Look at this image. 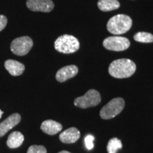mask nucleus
<instances>
[{"mask_svg": "<svg viewBox=\"0 0 153 153\" xmlns=\"http://www.w3.org/2000/svg\"><path fill=\"white\" fill-rule=\"evenodd\" d=\"M7 24V19L4 15H0V31L6 27Z\"/></svg>", "mask_w": 153, "mask_h": 153, "instance_id": "20", "label": "nucleus"}, {"mask_svg": "<svg viewBox=\"0 0 153 153\" xmlns=\"http://www.w3.org/2000/svg\"><path fill=\"white\" fill-rule=\"evenodd\" d=\"M3 114H4V112L2 111H1V110H0V118H1V116H2Z\"/></svg>", "mask_w": 153, "mask_h": 153, "instance_id": "22", "label": "nucleus"}, {"mask_svg": "<svg viewBox=\"0 0 153 153\" xmlns=\"http://www.w3.org/2000/svg\"><path fill=\"white\" fill-rule=\"evenodd\" d=\"M41 129L48 135H54L62 131V126L53 120H46L42 123Z\"/></svg>", "mask_w": 153, "mask_h": 153, "instance_id": "12", "label": "nucleus"}, {"mask_svg": "<svg viewBox=\"0 0 153 153\" xmlns=\"http://www.w3.org/2000/svg\"><path fill=\"white\" fill-rule=\"evenodd\" d=\"M80 137V132L76 128L72 127L60 133L59 139L61 142L67 144L76 142Z\"/></svg>", "mask_w": 153, "mask_h": 153, "instance_id": "11", "label": "nucleus"}, {"mask_svg": "<svg viewBox=\"0 0 153 153\" xmlns=\"http://www.w3.org/2000/svg\"><path fill=\"white\" fill-rule=\"evenodd\" d=\"M26 6L30 10L41 12H50L54 8L52 0H27Z\"/></svg>", "mask_w": 153, "mask_h": 153, "instance_id": "8", "label": "nucleus"}, {"mask_svg": "<svg viewBox=\"0 0 153 153\" xmlns=\"http://www.w3.org/2000/svg\"><path fill=\"white\" fill-rule=\"evenodd\" d=\"M124 106L125 101L123 99L120 97L113 99L101 109V118L104 120L111 119L120 114L124 108Z\"/></svg>", "mask_w": 153, "mask_h": 153, "instance_id": "4", "label": "nucleus"}, {"mask_svg": "<svg viewBox=\"0 0 153 153\" xmlns=\"http://www.w3.org/2000/svg\"><path fill=\"white\" fill-rule=\"evenodd\" d=\"M27 153H47V150L43 145H31L27 151Z\"/></svg>", "mask_w": 153, "mask_h": 153, "instance_id": "18", "label": "nucleus"}, {"mask_svg": "<svg viewBox=\"0 0 153 153\" xmlns=\"http://www.w3.org/2000/svg\"><path fill=\"white\" fill-rule=\"evenodd\" d=\"M132 19L125 14H118L109 19L107 24V30L114 35H120L131 29Z\"/></svg>", "mask_w": 153, "mask_h": 153, "instance_id": "2", "label": "nucleus"}, {"mask_svg": "<svg viewBox=\"0 0 153 153\" xmlns=\"http://www.w3.org/2000/svg\"><path fill=\"white\" fill-rule=\"evenodd\" d=\"M55 48L65 54L73 53L79 48V42L74 36L65 34L57 38L55 41Z\"/></svg>", "mask_w": 153, "mask_h": 153, "instance_id": "3", "label": "nucleus"}, {"mask_svg": "<svg viewBox=\"0 0 153 153\" xmlns=\"http://www.w3.org/2000/svg\"><path fill=\"white\" fill-rule=\"evenodd\" d=\"M6 70L12 76H19L23 74L25 70L24 64L14 60H7L4 62Z\"/></svg>", "mask_w": 153, "mask_h": 153, "instance_id": "13", "label": "nucleus"}, {"mask_svg": "<svg viewBox=\"0 0 153 153\" xmlns=\"http://www.w3.org/2000/svg\"><path fill=\"white\" fill-rule=\"evenodd\" d=\"M98 7L101 11H110L119 8L120 3L117 0H99Z\"/></svg>", "mask_w": 153, "mask_h": 153, "instance_id": "15", "label": "nucleus"}, {"mask_svg": "<svg viewBox=\"0 0 153 153\" xmlns=\"http://www.w3.org/2000/svg\"><path fill=\"white\" fill-rule=\"evenodd\" d=\"M122 148V143L120 140L114 137L109 140L107 145V151L108 153H116L118 150Z\"/></svg>", "mask_w": 153, "mask_h": 153, "instance_id": "17", "label": "nucleus"}, {"mask_svg": "<svg viewBox=\"0 0 153 153\" xmlns=\"http://www.w3.org/2000/svg\"><path fill=\"white\" fill-rule=\"evenodd\" d=\"M24 140V136L22 133L14 131L9 135L7 144L9 148H17L23 144Z\"/></svg>", "mask_w": 153, "mask_h": 153, "instance_id": "14", "label": "nucleus"}, {"mask_svg": "<svg viewBox=\"0 0 153 153\" xmlns=\"http://www.w3.org/2000/svg\"><path fill=\"white\" fill-rule=\"evenodd\" d=\"M58 153H71V152H68V151H66V150H62V151H61V152H58Z\"/></svg>", "mask_w": 153, "mask_h": 153, "instance_id": "21", "label": "nucleus"}, {"mask_svg": "<svg viewBox=\"0 0 153 153\" xmlns=\"http://www.w3.org/2000/svg\"><path fill=\"white\" fill-rule=\"evenodd\" d=\"M129 40L121 36H111L106 38L103 42L105 48L113 51H123L130 47Z\"/></svg>", "mask_w": 153, "mask_h": 153, "instance_id": "7", "label": "nucleus"}, {"mask_svg": "<svg viewBox=\"0 0 153 153\" xmlns=\"http://www.w3.org/2000/svg\"><path fill=\"white\" fill-rule=\"evenodd\" d=\"M33 43L32 39L28 36L17 38L11 42V51L14 54L23 56L28 54L33 47Z\"/></svg>", "mask_w": 153, "mask_h": 153, "instance_id": "6", "label": "nucleus"}, {"mask_svg": "<svg viewBox=\"0 0 153 153\" xmlns=\"http://www.w3.org/2000/svg\"><path fill=\"white\" fill-rule=\"evenodd\" d=\"M22 116L19 114H13L0 123V137H3L7 132L20 123Z\"/></svg>", "mask_w": 153, "mask_h": 153, "instance_id": "9", "label": "nucleus"}, {"mask_svg": "<svg viewBox=\"0 0 153 153\" xmlns=\"http://www.w3.org/2000/svg\"><path fill=\"white\" fill-rule=\"evenodd\" d=\"M94 139V137L93 135H88L87 136H86L85 141V145L86 147H87V150H91V149L94 148V143H93Z\"/></svg>", "mask_w": 153, "mask_h": 153, "instance_id": "19", "label": "nucleus"}, {"mask_svg": "<svg viewBox=\"0 0 153 153\" xmlns=\"http://www.w3.org/2000/svg\"><path fill=\"white\" fill-rule=\"evenodd\" d=\"M77 73L78 68L76 65H72L63 67V68L60 69L57 72L55 78H56L57 82H64L68 79L74 77V76L76 75Z\"/></svg>", "mask_w": 153, "mask_h": 153, "instance_id": "10", "label": "nucleus"}, {"mask_svg": "<svg viewBox=\"0 0 153 153\" xmlns=\"http://www.w3.org/2000/svg\"><path fill=\"white\" fill-rule=\"evenodd\" d=\"M101 95L98 91L95 89H89L84 96L75 99L74 104L79 108H87L97 106L101 102Z\"/></svg>", "mask_w": 153, "mask_h": 153, "instance_id": "5", "label": "nucleus"}, {"mask_svg": "<svg viewBox=\"0 0 153 153\" xmlns=\"http://www.w3.org/2000/svg\"><path fill=\"white\" fill-rule=\"evenodd\" d=\"M134 40L140 43H153V35L147 32H138L134 36Z\"/></svg>", "mask_w": 153, "mask_h": 153, "instance_id": "16", "label": "nucleus"}, {"mask_svg": "<svg viewBox=\"0 0 153 153\" xmlns=\"http://www.w3.org/2000/svg\"><path fill=\"white\" fill-rule=\"evenodd\" d=\"M136 70V65L129 59L123 58L116 60L111 63L108 68L110 75L118 79L131 76Z\"/></svg>", "mask_w": 153, "mask_h": 153, "instance_id": "1", "label": "nucleus"}]
</instances>
